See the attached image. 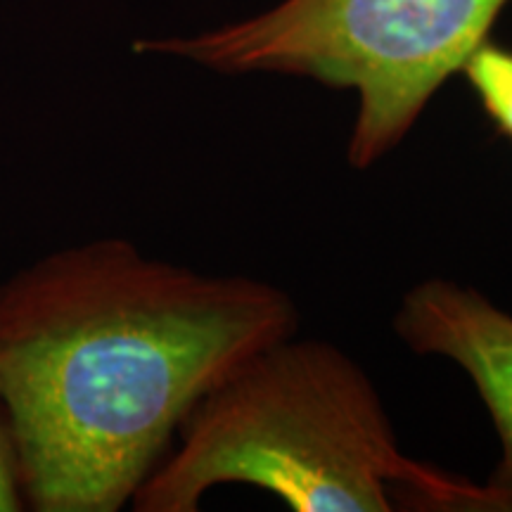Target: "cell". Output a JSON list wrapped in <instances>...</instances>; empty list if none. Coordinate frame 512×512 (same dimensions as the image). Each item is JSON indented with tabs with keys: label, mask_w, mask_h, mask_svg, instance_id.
Listing matches in <instances>:
<instances>
[{
	"label": "cell",
	"mask_w": 512,
	"mask_h": 512,
	"mask_svg": "<svg viewBox=\"0 0 512 512\" xmlns=\"http://www.w3.org/2000/svg\"><path fill=\"white\" fill-rule=\"evenodd\" d=\"M510 0H280L195 36L143 38L138 55L176 57L219 74H285L349 88L358 112L354 169L387 157L434 93L463 69Z\"/></svg>",
	"instance_id": "3"
},
{
	"label": "cell",
	"mask_w": 512,
	"mask_h": 512,
	"mask_svg": "<svg viewBox=\"0 0 512 512\" xmlns=\"http://www.w3.org/2000/svg\"><path fill=\"white\" fill-rule=\"evenodd\" d=\"M27 510L19 486L15 448H12V437L5 422L3 408H0V512H22Z\"/></svg>",
	"instance_id": "6"
},
{
	"label": "cell",
	"mask_w": 512,
	"mask_h": 512,
	"mask_svg": "<svg viewBox=\"0 0 512 512\" xmlns=\"http://www.w3.org/2000/svg\"><path fill=\"white\" fill-rule=\"evenodd\" d=\"M460 72L496 133L512 143V50L489 43V38L467 57Z\"/></svg>",
	"instance_id": "5"
},
{
	"label": "cell",
	"mask_w": 512,
	"mask_h": 512,
	"mask_svg": "<svg viewBox=\"0 0 512 512\" xmlns=\"http://www.w3.org/2000/svg\"><path fill=\"white\" fill-rule=\"evenodd\" d=\"M297 323L280 287L152 259L124 238L0 280V408L24 505L119 512L190 408Z\"/></svg>",
	"instance_id": "1"
},
{
	"label": "cell",
	"mask_w": 512,
	"mask_h": 512,
	"mask_svg": "<svg viewBox=\"0 0 512 512\" xmlns=\"http://www.w3.org/2000/svg\"><path fill=\"white\" fill-rule=\"evenodd\" d=\"M396 335L422 356H444L475 382L501 439L491 479L498 508H512V316L472 287L432 278L403 297Z\"/></svg>",
	"instance_id": "4"
},
{
	"label": "cell",
	"mask_w": 512,
	"mask_h": 512,
	"mask_svg": "<svg viewBox=\"0 0 512 512\" xmlns=\"http://www.w3.org/2000/svg\"><path fill=\"white\" fill-rule=\"evenodd\" d=\"M292 337L256 351L190 408L133 510L195 512L223 484L271 491L297 512L486 510V486L401 451L354 358Z\"/></svg>",
	"instance_id": "2"
}]
</instances>
